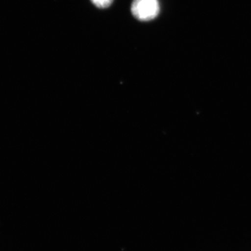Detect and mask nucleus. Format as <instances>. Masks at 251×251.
I'll use <instances>...</instances> for the list:
<instances>
[{"instance_id": "f257e3e1", "label": "nucleus", "mask_w": 251, "mask_h": 251, "mask_svg": "<svg viewBox=\"0 0 251 251\" xmlns=\"http://www.w3.org/2000/svg\"><path fill=\"white\" fill-rule=\"evenodd\" d=\"M132 14L138 21L148 22L158 16L160 12L158 0H133L132 2Z\"/></svg>"}, {"instance_id": "f03ea898", "label": "nucleus", "mask_w": 251, "mask_h": 251, "mask_svg": "<svg viewBox=\"0 0 251 251\" xmlns=\"http://www.w3.org/2000/svg\"><path fill=\"white\" fill-rule=\"evenodd\" d=\"M91 1L97 7L100 9L108 8L113 2V0H91Z\"/></svg>"}]
</instances>
